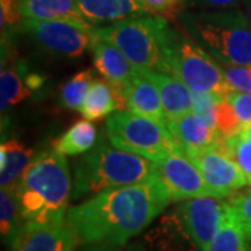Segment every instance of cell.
Masks as SVG:
<instances>
[{"label": "cell", "mask_w": 251, "mask_h": 251, "mask_svg": "<svg viewBox=\"0 0 251 251\" xmlns=\"http://www.w3.org/2000/svg\"><path fill=\"white\" fill-rule=\"evenodd\" d=\"M172 202L161 177L106 188L67 211V222L85 243L123 246Z\"/></svg>", "instance_id": "6da1fadb"}, {"label": "cell", "mask_w": 251, "mask_h": 251, "mask_svg": "<svg viewBox=\"0 0 251 251\" xmlns=\"http://www.w3.org/2000/svg\"><path fill=\"white\" fill-rule=\"evenodd\" d=\"M16 193L24 224L66 221L73 187L64 155L52 150L34 156L18 181Z\"/></svg>", "instance_id": "7a4b0ae2"}, {"label": "cell", "mask_w": 251, "mask_h": 251, "mask_svg": "<svg viewBox=\"0 0 251 251\" xmlns=\"http://www.w3.org/2000/svg\"><path fill=\"white\" fill-rule=\"evenodd\" d=\"M156 175V162L102 144L75 163L73 198L78 200L106 188L141 183Z\"/></svg>", "instance_id": "3957f363"}, {"label": "cell", "mask_w": 251, "mask_h": 251, "mask_svg": "<svg viewBox=\"0 0 251 251\" xmlns=\"http://www.w3.org/2000/svg\"><path fill=\"white\" fill-rule=\"evenodd\" d=\"M193 39L225 64L251 66V24L240 11L197 13L184 18Z\"/></svg>", "instance_id": "277c9868"}, {"label": "cell", "mask_w": 251, "mask_h": 251, "mask_svg": "<svg viewBox=\"0 0 251 251\" xmlns=\"http://www.w3.org/2000/svg\"><path fill=\"white\" fill-rule=\"evenodd\" d=\"M171 25L161 16L127 18L109 27L95 28V36L116 45L138 72H162L165 44Z\"/></svg>", "instance_id": "5b68a950"}, {"label": "cell", "mask_w": 251, "mask_h": 251, "mask_svg": "<svg viewBox=\"0 0 251 251\" xmlns=\"http://www.w3.org/2000/svg\"><path fill=\"white\" fill-rule=\"evenodd\" d=\"M166 73L177 77L191 91H205L226 97L230 90L225 80L224 69L215 57L193 38L171 28L165 44Z\"/></svg>", "instance_id": "8992f818"}, {"label": "cell", "mask_w": 251, "mask_h": 251, "mask_svg": "<svg viewBox=\"0 0 251 251\" xmlns=\"http://www.w3.org/2000/svg\"><path fill=\"white\" fill-rule=\"evenodd\" d=\"M106 135L112 145L153 162L180 150L166 123L127 109L116 110L106 117Z\"/></svg>", "instance_id": "52a82bcc"}, {"label": "cell", "mask_w": 251, "mask_h": 251, "mask_svg": "<svg viewBox=\"0 0 251 251\" xmlns=\"http://www.w3.org/2000/svg\"><path fill=\"white\" fill-rule=\"evenodd\" d=\"M23 28L48 50L67 57H80L95 41V28L75 21L23 20Z\"/></svg>", "instance_id": "ba28073f"}, {"label": "cell", "mask_w": 251, "mask_h": 251, "mask_svg": "<svg viewBox=\"0 0 251 251\" xmlns=\"http://www.w3.org/2000/svg\"><path fill=\"white\" fill-rule=\"evenodd\" d=\"M188 158L194 162L218 198L232 196L234 191L247 184V179L237 162L232 158L224 137H219L211 147Z\"/></svg>", "instance_id": "9c48e42d"}, {"label": "cell", "mask_w": 251, "mask_h": 251, "mask_svg": "<svg viewBox=\"0 0 251 251\" xmlns=\"http://www.w3.org/2000/svg\"><path fill=\"white\" fill-rule=\"evenodd\" d=\"M158 176L166 187L172 201H186L196 197H216L206 184L201 172L181 150L171 152L156 162ZM218 198V197H216Z\"/></svg>", "instance_id": "30bf717a"}, {"label": "cell", "mask_w": 251, "mask_h": 251, "mask_svg": "<svg viewBox=\"0 0 251 251\" xmlns=\"http://www.w3.org/2000/svg\"><path fill=\"white\" fill-rule=\"evenodd\" d=\"M224 204L216 197L186 200L179 206V218L188 237L200 251H208L222 222Z\"/></svg>", "instance_id": "8fae6325"}, {"label": "cell", "mask_w": 251, "mask_h": 251, "mask_svg": "<svg viewBox=\"0 0 251 251\" xmlns=\"http://www.w3.org/2000/svg\"><path fill=\"white\" fill-rule=\"evenodd\" d=\"M78 240L67 219L53 224L25 222L11 243V251H73Z\"/></svg>", "instance_id": "7c38bea8"}, {"label": "cell", "mask_w": 251, "mask_h": 251, "mask_svg": "<svg viewBox=\"0 0 251 251\" xmlns=\"http://www.w3.org/2000/svg\"><path fill=\"white\" fill-rule=\"evenodd\" d=\"M166 126L180 150L187 156L204 151L222 137L218 130L212 128L202 117L193 112L175 119H166Z\"/></svg>", "instance_id": "4fadbf2b"}, {"label": "cell", "mask_w": 251, "mask_h": 251, "mask_svg": "<svg viewBox=\"0 0 251 251\" xmlns=\"http://www.w3.org/2000/svg\"><path fill=\"white\" fill-rule=\"evenodd\" d=\"M94 53V64L103 78L110 85L119 90H125L135 74L134 66L126 57V54L108 41L99 39L95 36V41L91 46Z\"/></svg>", "instance_id": "5bb4252c"}, {"label": "cell", "mask_w": 251, "mask_h": 251, "mask_svg": "<svg viewBox=\"0 0 251 251\" xmlns=\"http://www.w3.org/2000/svg\"><path fill=\"white\" fill-rule=\"evenodd\" d=\"M127 110L166 123V115L155 84L141 72H135L123 90Z\"/></svg>", "instance_id": "9a60e30c"}, {"label": "cell", "mask_w": 251, "mask_h": 251, "mask_svg": "<svg viewBox=\"0 0 251 251\" xmlns=\"http://www.w3.org/2000/svg\"><path fill=\"white\" fill-rule=\"evenodd\" d=\"M152 81L159 92L166 119L183 116L193 110V91L177 77L162 72H141Z\"/></svg>", "instance_id": "2e32d148"}, {"label": "cell", "mask_w": 251, "mask_h": 251, "mask_svg": "<svg viewBox=\"0 0 251 251\" xmlns=\"http://www.w3.org/2000/svg\"><path fill=\"white\" fill-rule=\"evenodd\" d=\"M126 98L123 91L110 85L106 80L95 78L80 112L87 120H100L116 110H125Z\"/></svg>", "instance_id": "e0dca14e"}, {"label": "cell", "mask_w": 251, "mask_h": 251, "mask_svg": "<svg viewBox=\"0 0 251 251\" xmlns=\"http://www.w3.org/2000/svg\"><path fill=\"white\" fill-rule=\"evenodd\" d=\"M77 4L91 24L117 23L145 14L140 0H77Z\"/></svg>", "instance_id": "ac0fdd59"}, {"label": "cell", "mask_w": 251, "mask_h": 251, "mask_svg": "<svg viewBox=\"0 0 251 251\" xmlns=\"http://www.w3.org/2000/svg\"><path fill=\"white\" fill-rule=\"evenodd\" d=\"M21 13L25 20H64L81 24H91L82 16L77 0H21Z\"/></svg>", "instance_id": "d6986e66"}, {"label": "cell", "mask_w": 251, "mask_h": 251, "mask_svg": "<svg viewBox=\"0 0 251 251\" xmlns=\"http://www.w3.org/2000/svg\"><path fill=\"white\" fill-rule=\"evenodd\" d=\"M32 161V150L18 140H7L0 147V184L16 190L18 181Z\"/></svg>", "instance_id": "ffe728a7"}, {"label": "cell", "mask_w": 251, "mask_h": 251, "mask_svg": "<svg viewBox=\"0 0 251 251\" xmlns=\"http://www.w3.org/2000/svg\"><path fill=\"white\" fill-rule=\"evenodd\" d=\"M247 240L236 209L225 202L222 222L208 251H247Z\"/></svg>", "instance_id": "44dd1931"}, {"label": "cell", "mask_w": 251, "mask_h": 251, "mask_svg": "<svg viewBox=\"0 0 251 251\" xmlns=\"http://www.w3.org/2000/svg\"><path fill=\"white\" fill-rule=\"evenodd\" d=\"M97 141V128L90 120H78L53 143V150L62 155H80L92 150Z\"/></svg>", "instance_id": "7402d4cb"}, {"label": "cell", "mask_w": 251, "mask_h": 251, "mask_svg": "<svg viewBox=\"0 0 251 251\" xmlns=\"http://www.w3.org/2000/svg\"><path fill=\"white\" fill-rule=\"evenodd\" d=\"M24 225V219L21 216L20 202L16 190L1 188L0 191V229L1 237L9 243L14 242L20 229Z\"/></svg>", "instance_id": "603a6c76"}, {"label": "cell", "mask_w": 251, "mask_h": 251, "mask_svg": "<svg viewBox=\"0 0 251 251\" xmlns=\"http://www.w3.org/2000/svg\"><path fill=\"white\" fill-rule=\"evenodd\" d=\"M0 106L1 112L4 113L9 108L28 98L32 94V90L28 87L27 82H24L17 72L3 67L0 73Z\"/></svg>", "instance_id": "cb8c5ba5"}, {"label": "cell", "mask_w": 251, "mask_h": 251, "mask_svg": "<svg viewBox=\"0 0 251 251\" xmlns=\"http://www.w3.org/2000/svg\"><path fill=\"white\" fill-rule=\"evenodd\" d=\"M94 75L91 70H84L75 74L62 87V103L69 109L80 110L84 99L87 97L91 85L94 82Z\"/></svg>", "instance_id": "d4e9b609"}, {"label": "cell", "mask_w": 251, "mask_h": 251, "mask_svg": "<svg viewBox=\"0 0 251 251\" xmlns=\"http://www.w3.org/2000/svg\"><path fill=\"white\" fill-rule=\"evenodd\" d=\"M216 130L224 138H232L244 131L240 119L226 98H221L216 108Z\"/></svg>", "instance_id": "484cf974"}, {"label": "cell", "mask_w": 251, "mask_h": 251, "mask_svg": "<svg viewBox=\"0 0 251 251\" xmlns=\"http://www.w3.org/2000/svg\"><path fill=\"white\" fill-rule=\"evenodd\" d=\"M226 144L230 150L232 158L237 162L240 169L244 173L247 184L251 186V137L244 131L232 138H225Z\"/></svg>", "instance_id": "4316f807"}, {"label": "cell", "mask_w": 251, "mask_h": 251, "mask_svg": "<svg viewBox=\"0 0 251 251\" xmlns=\"http://www.w3.org/2000/svg\"><path fill=\"white\" fill-rule=\"evenodd\" d=\"M225 97H219L212 92L205 91H193L191 99H193V112L198 116L202 117L208 125L216 130V108L219 99Z\"/></svg>", "instance_id": "83f0119b"}, {"label": "cell", "mask_w": 251, "mask_h": 251, "mask_svg": "<svg viewBox=\"0 0 251 251\" xmlns=\"http://www.w3.org/2000/svg\"><path fill=\"white\" fill-rule=\"evenodd\" d=\"M23 20L21 0H0V28L3 41L11 31L23 24Z\"/></svg>", "instance_id": "f1b7e54d"}, {"label": "cell", "mask_w": 251, "mask_h": 251, "mask_svg": "<svg viewBox=\"0 0 251 251\" xmlns=\"http://www.w3.org/2000/svg\"><path fill=\"white\" fill-rule=\"evenodd\" d=\"M224 74L229 90L251 94V66L225 64Z\"/></svg>", "instance_id": "f546056e"}, {"label": "cell", "mask_w": 251, "mask_h": 251, "mask_svg": "<svg viewBox=\"0 0 251 251\" xmlns=\"http://www.w3.org/2000/svg\"><path fill=\"white\" fill-rule=\"evenodd\" d=\"M229 204H232L236 209L239 219L243 225L244 233L247 239L251 240V190L244 193H233L229 198Z\"/></svg>", "instance_id": "4dcf8cb0"}, {"label": "cell", "mask_w": 251, "mask_h": 251, "mask_svg": "<svg viewBox=\"0 0 251 251\" xmlns=\"http://www.w3.org/2000/svg\"><path fill=\"white\" fill-rule=\"evenodd\" d=\"M225 98L230 102L237 116L242 122L244 130L251 126V94L242 91H230Z\"/></svg>", "instance_id": "1f68e13d"}, {"label": "cell", "mask_w": 251, "mask_h": 251, "mask_svg": "<svg viewBox=\"0 0 251 251\" xmlns=\"http://www.w3.org/2000/svg\"><path fill=\"white\" fill-rule=\"evenodd\" d=\"M183 0H140L145 13L152 16H166L177 9Z\"/></svg>", "instance_id": "d6a6232c"}, {"label": "cell", "mask_w": 251, "mask_h": 251, "mask_svg": "<svg viewBox=\"0 0 251 251\" xmlns=\"http://www.w3.org/2000/svg\"><path fill=\"white\" fill-rule=\"evenodd\" d=\"M204 3L209 4V6H214V7H222V9H226V7H230L236 4L237 1L240 0H202Z\"/></svg>", "instance_id": "836d02e7"}, {"label": "cell", "mask_w": 251, "mask_h": 251, "mask_svg": "<svg viewBox=\"0 0 251 251\" xmlns=\"http://www.w3.org/2000/svg\"><path fill=\"white\" fill-rule=\"evenodd\" d=\"M27 85L31 88V90L34 91L36 88H39L41 85H42V82H44V78L41 77V75H38V74H31V75H28L27 80Z\"/></svg>", "instance_id": "e575fe53"}, {"label": "cell", "mask_w": 251, "mask_h": 251, "mask_svg": "<svg viewBox=\"0 0 251 251\" xmlns=\"http://www.w3.org/2000/svg\"><path fill=\"white\" fill-rule=\"evenodd\" d=\"M91 251H119L117 249H110V247H99V249H95V250H91Z\"/></svg>", "instance_id": "d590c367"}, {"label": "cell", "mask_w": 251, "mask_h": 251, "mask_svg": "<svg viewBox=\"0 0 251 251\" xmlns=\"http://www.w3.org/2000/svg\"><path fill=\"white\" fill-rule=\"evenodd\" d=\"M244 133L249 135V137H251V126H250V127H247V128L244 130Z\"/></svg>", "instance_id": "8d00e7d4"}, {"label": "cell", "mask_w": 251, "mask_h": 251, "mask_svg": "<svg viewBox=\"0 0 251 251\" xmlns=\"http://www.w3.org/2000/svg\"><path fill=\"white\" fill-rule=\"evenodd\" d=\"M249 20H250V24H251V4H250V7H249Z\"/></svg>", "instance_id": "74e56055"}]
</instances>
